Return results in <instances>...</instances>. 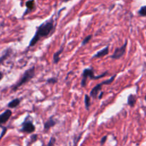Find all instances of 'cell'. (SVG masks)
<instances>
[{
	"label": "cell",
	"mask_w": 146,
	"mask_h": 146,
	"mask_svg": "<svg viewBox=\"0 0 146 146\" xmlns=\"http://www.w3.org/2000/svg\"><path fill=\"white\" fill-rule=\"evenodd\" d=\"M54 31V20H53L52 18H51V19L47 20L46 22L42 23L41 25H40L37 27V29H36L35 36L32 37L30 42H29V47H34L42 38H44V37H47V36H50Z\"/></svg>",
	"instance_id": "obj_1"
},
{
	"label": "cell",
	"mask_w": 146,
	"mask_h": 146,
	"mask_svg": "<svg viewBox=\"0 0 146 146\" xmlns=\"http://www.w3.org/2000/svg\"><path fill=\"white\" fill-rule=\"evenodd\" d=\"M35 67H32L31 68L28 69L25 72V73L23 74L22 78H20L19 81L15 84V85L12 88V90L13 91H16L19 88H20L21 86L24 85L25 84H26L27 82H29L32 78L35 77Z\"/></svg>",
	"instance_id": "obj_2"
},
{
	"label": "cell",
	"mask_w": 146,
	"mask_h": 146,
	"mask_svg": "<svg viewBox=\"0 0 146 146\" xmlns=\"http://www.w3.org/2000/svg\"><path fill=\"white\" fill-rule=\"evenodd\" d=\"M108 72H105L102 73V75H100L98 76H95L94 75V70L92 68H86L82 72V78L81 80V86L82 88L86 86L87 85V80L88 78H90V80H99L100 78H105L108 75Z\"/></svg>",
	"instance_id": "obj_3"
},
{
	"label": "cell",
	"mask_w": 146,
	"mask_h": 146,
	"mask_svg": "<svg viewBox=\"0 0 146 146\" xmlns=\"http://www.w3.org/2000/svg\"><path fill=\"white\" fill-rule=\"evenodd\" d=\"M115 77H116V75H113V76L111 77L110 79L103 81V82H100V83H99L98 85H97L96 86L94 87V88L92 89V90L90 91V96L91 98L95 99V98L98 96V95H99V93L100 92V91L102 90V87L104 85H110V84H111L112 82L114 81Z\"/></svg>",
	"instance_id": "obj_4"
},
{
	"label": "cell",
	"mask_w": 146,
	"mask_h": 146,
	"mask_svg": "<svg viewBox=\"0 0 146 146\" xmlns=\"http://www.w3.org/2000/svg\"><path fill=\"white\" fill-rule=\"evenodd\" d=\"M127 46V40H126L124 44H123L122 47H117V48L115 50L114 53L110 56V58L113 59V60H118V59L121 58L122 57H123L124 54H125Z\"/></svg>",
	"instance_id": "obj_5"
},
{
	"label": "cell",
	"mask_w": 146,
	"mask_h": 146,
	"mask_svg": "<svg viewBox=\"0 0 146 146\" xmlns=\"http://www.w3.org/2000/svg\"><path fill=\"white\" fill-rule=\"evenodd\" d=\"M22 127L20 130L23 133H32L35 131V129H36L32 120H27V118L25 120V122L22 123Z\"/></svg>",
	"instance_id": "obj_6"
},
{
	"label": "cell",
	"mask_w": 146,
	"mask_h": 146,
	"mask_svg": "<svg viewBox=\"0 0 146 146\" xmlns=\"http://www.w3.org/2000/svg\"><path fill=\"white\" fill-rule=\"evenodd\" d=\"M12 115V112L11 110H6L4 113L0 114V127H2V125L5 124L8 120H9L10 117Z\"/></svg>",
	"instance_id": "obj_7"
},
{
	"label": "cell",
	"mask_w": 146,
	"mask_h": 146,
	"mask_svg": "<svg viewBox=\"0 0 146 146\" xmlns=\"http://www.w3.org/2000/svg\"><path fill=\"white\" fill-rule=\"evenodd\" d=\"M108 53H109V46H107V47H104L103 49L98 51L96 54H94L92 58H101V57H103L105 56L108 55Z\"/></svg>",
	"instance_id": "obj_8"
},
{
	"label": "cell",
	"mask_w": 146,
	"mask_h": 146,
	"mask_svg": "<svg viewBox=\"0 0 146 146\" xmlns=\"http://www.w3.org/2000/svg\"><path fill=\"white\" fill-rule=\"evenodd\" d=\"M57 124V121L53 119V117H50L47 122H45L44 124V130L45 132H47L49 130H50L51 127H54L55 125Z\"/></svg>",
	"instance_id": "obj_9"
},
{
	"label": "cell",
	"mask_w": 146,
	"mask_h": 146,
	"mask_svg": "<svg viewBox=\"0 0 146 146\" xmlns=\"http://www.w3.org/2000/svg\"><path fill=\"white\" fill-rule=\"evenodd\" d=\"M26 7L27 11L25 12L24 15L26 14H29V12H32L35 9V0H29L26 2Z\"/></svg>",
	"instance_id": "obj_10"
},
{
	"label": "cell",
	"mask_w": 146,
	"mask_h": 146,
	"mask_svg": "<svg viewBox=\"0 0 146 146\" xmlns=\"http://www.w3.org/2000/svg\"><path fill=\"white\" fill-rule=\"evenodd\" d=\"M136 101H137V98H136L135 95L130 94L128 98H127V105L131 107V108H133L135 105Z\"/></svg>",
	"instance_id": "obj_11"
},
{
	"label": "cell",
	"mask_w": 146,
	"mask_h": 146,
	"mask_svg": "<svg viewBox=\"0 0 146 146\" xmlns=\"http://www.w3.org/2000/svg\"><path fill=\"white\" fill-rule=\"evenodd\" d=\"M63 50H64V47L62 46L58 51L56 52L54 54V55H53V62H54V64H57V63L59 62V61H60V54H61L62 52H63Z\"/></svg>",
	"instance_id": "obj_12"
},
{
	"label": "cell",
	"mask_w": 146,
	"mask_h": 146,
	"mask_svg": "<svg viewBox=\"0 0 146 146\" xmlns=\"http://www.w3.org/2000/svg\"><path fill=\"white\" fill-rule=\"evenodd\" d=\"M11 53H12V50L11 49H7V50H5V52L0 57V64H2L10 56Z\"/></svg>",
	"instance_id": "obj_13"
},
{
	"label": "cell",
	"mask_w": 146,
	"mask_h": 146,
	"mask_svg": "<svg viewBox=\"0 0 146 146\" xmlns=\"http://www.w3.org/2000/svg\"><path fill=\"white\" fill-rule=\"evenodd\" d=\"M21 100L19 98H16V99H14L13 100H12L11 102H9L8 103L7 107L9 108H15L17 107H18L20 104Z\"/></svg>",
	"instance_id": "obj_14"
},
{
	"label": "cell",
	"mask_w": 146,
	"mask_h": 146,
	"mask_svg": "<svg viewBox=\"0 0 146 146\" xmlns=\"http://www.w3.org/2000/svg\"><path fill=\"white\" fill-rule=\"evenodd\" d=\"M85 108H86L87 110H89L90 108L91 102H90V96H89L88 95H85Z\"/></svg>",
	"instance_id": "obj_15"
},
{
	"label": "cell",
	"mask_w": 146,
	"mask_h": 146,
	"mask_svg": "<svg viewBox=\"0 0 146 146\" xmlns=\"http://www.w3.org/2000/svg\"><path fill=\"white\" fill-rule=\"evenodd\" d=\"M138 15L140 17H146V5L140 7L138 11Z\"/></svg>",
	"instance_id": "obj_16"
},
{
	"label": "cell",
	"mask_w": 146,
	"mask_h": 146,
	"mask_svg": "<svg viewBox=\"0 0 146 146\" xmlns=\"http://www.w3.org/2000/svg\"><path fill=\"white\" fill-rule=\"evenodd\" d=\"M92 35H88V36H87L86 37H85V39H84L83 40H82V46H84L85 45V44H88V42H89L90 41V40L92 39Z\"/></svg>",
	"instance_id": "obj_17"
},
{
	"label": "cell",
	"mask_w": 146,
	"mask_h": 146,
	"mask_svg": "<svg viewBox=\"0 0 146 146\" xmlns=\"http://www.w3.org/2000/svg\"><path fill=\"white\" fill-rule=\"evenodd\" d=\"M57 82V79L56 78H49V79L47 80V84H52V85H54V84H55Z\"/></svg>",
	"instance_id": "obj_18"
},
{
	"label": "cell",
	"mask_w": 146,
	"mask_h": 146,
	"mask_svg": "<svg viewBox=\"0 0 146 146\" xmlns=\"http://www.w3.org/2000/svg\"><path fill=\"white\" fill-rule=\"evenodd\" d=\"M56 143V138L54 137H52L50 138V141H49L48 144L47 145V146H54V144Z\"/></svg>",
	"instance_id": "obj_19"
},
{
	"label": "cell",
	"mask_w": 146,
	"mask_h": 146,
	"mask_svg": "<svg viewBox=\"0 0 146 146\" xmlns=\"http://www.w3.org/2000/svg\"><path fill=\"white\" fill-rule=\"evenodd\" d=\"M2 133H1V135H0V140H1V139L5 136V135L6 134L7 131V127H3V126H2Z\"/></svg>",
	"instance_id": "obj_20"
},
{
	"label": "cell",
	"mask_w": 146,
	"mask_h": 146,
	"mask_svg": "<svg viewBox=\"0 0 146 146\" xmlns=\"http://www.w3.org/2000/svg\"><path fill=\"white\" fill-rule=\"evenodd\" d=\"M107 139H108V135H105L104 137H102V139H101L100 140V144L102 145H104L105 143V142H106Z\"/></svg>",
	"instance_id": "obj_21"
},
{
	"label": "cell",
	"mask_w": 146,
	"mask_h": 146,
	"mask_svg": "<svg viewBox=\"0 0 146 146\" xmlns=\"http://www.w3.org/2000/svg\"><path fill=\"white\" fill-rule=\"evenodd\" d=\"M37 135H33L32 136H31V140H32V142H35L36 140H37Z\"/></svg>",
	"instance_id": "obj_22"
},
{
	"label": "cell",
	"mask_w": 146,
	"mask_h": 146,
	"mask_svg": "<svg viewBox=\"0 0 146 146\" xmlns=\"http://www.w3.org/2000/svg\"><path fill=\"white\" fill-rule=\"evenodd\" d=\"M3 77H4L3 72H0V81L2 80V79H3Z\"/></svg>",
	"instance_id": "obj_23"
},
{
	"label": "cell",
	"mask_w": 146,
	"mask_h": 146,
	"mask_svg": "<svg viewBox=\"0 0 146 146\" xmlns=\"http://www.w3.org/2000/svg\"><path fill=\"white\" fill-rule=\"evenodd\" d=\"M102 95H103V92H100V95H98V96H99V97H98V98H99V99L100 100L101 98H102Z\"/></svg>",
	"instance_id": "obj_24"
},
{
	"label": "cell",
	"mask_w": 146,
	"mask_h": 146,
	"mask_svg": "<svg viewBox=\"0 0 146 146\" xmlns=\"http://www.w3.org/2000/svg\"><path fill=\"white\" fill-rule=\"evenodd\" d=\"M62 1L64 2H70V1H71V0H62Z\"/></svg>",
	"instance_id": "obj_25"
},
{
	"label": "cell",
	"mask_w": 146,
	"mask_h": 146,
	"mask_svg": "<svg viewBox=\"0 0 146 146\" xmlns=\"http://www.w3.org/2000/svg\"><path fill=\"white\" fill-rule=\"evenodd\" d=\"M145 100L146 101V95H145Z\"/></svg>",
	"instance_id": "obj_26"
}]
</instances>
